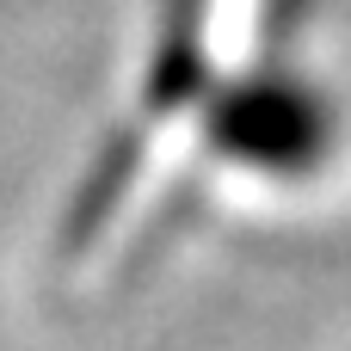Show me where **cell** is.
Instances as JSON below:
<instances>
[{
	"label": "cell",
	"mask_w": 351,
	"mask_h": 351,
	"mask_svg": "<svg viewBox=\"0 0 351 351\" xmlns=\"http://www.w3.org/2000/svg\"><path fill=\"white\" fill-rule=\"evenodd\" d=\"M210 12L216 0H160L154 12V43L142 62V136L148 123H173L204 105L210 93Z\"/></svg>",
	"instance_id": "2"
},
{
	"label": "cell",
	"mask_w": 351,
	"mask_h": 351,
	"mask_svg": "<svg viewBox=\"0 0 351 351\" xmlns=\"http://www.w3.org/2000/svg\"><path fill=\"white\" fill-rule=\"evenodd\" d=\"M197 123H204V142L216 160L247 167V173H271V179L315 173L339 136L333 99L278 62H253L247 74L210 80Z\"/></svg>",
	"instance_id": "1"
}]
</instances>
